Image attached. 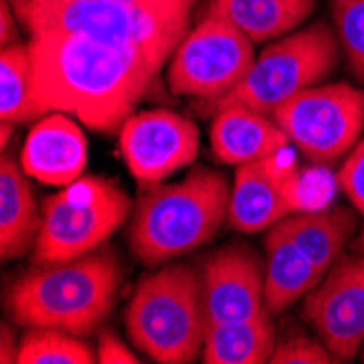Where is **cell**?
I'll list each match as a JSON object with an SVG mask.
<instances>
[{
  "mask_svg": "<svg viewBox=\"0 0 364 364\" xmlns=\"http://www.w3.org/2000/svg\"><path fill=\"white\" fill-rule=\"evenodd\" d=\"M28 50L40 116L63 112L101 134L120 131L166 63L140 48L57 31L28 33Z\"/></svg>",
  "mask_w": 364,
  "mask_h": 364,
  "instance_id": "1",
  "label": "cell"
},
{
  "mask_svg": "<svg viewBox=\"0 0 364 364\" xmlns=\"http://www.w3.org/2000/svg\"><path fill=\"white\" fill-rule=\"evenodd\" d=\"M120 282V259L109 247L40 264L11 286L9 314L22 327H53L85 338L112 314Z\"/></svg>",
  "mask_w": 364,
  "mask_h": 364,
  "instance_id": "2",
  "label": "cell"
},
{
  "mask_svg": "<svg viewBox=\"0 0 364 364\" xmlns=\"http://www.w3.org/2000/svg\"><path fill=\"white\" fill-rule=\"evenodd\" d=\"M231 188L223 173L196 166L183 179L149 186L129 223V249L159 267L210 242L229 216Z\"/></svg>",
  "mask_w": 364,
  "mask_h": 364,
  "instance_id": "3",
  "label": "cell"
},
{
  "mask_svg": "<svg viewBox=\"0 0 364 364\" xmlns=\"http://www.w3.org/2000/svg\"><path fill=\"white\" fill-rule=\"evenodd\" d=\"M28 33H75L114 46L140 48L168 61L186 38L192 11H166L120 0H9Z\"/></svg>",
  "mask_w": 364,
  "mask_h": 364,
  "instance_id": "4",
  "label": "cell"
},
{
  "mask_svg": "<svg viewBox=\"0 0 364 364\" xmlns=\"http://www.w3.org/2000/svg\"><path fill=\"white\" fill-rule=\"evenodd\" d=\"M129 338L159 364H190L203 353L208 312L201 273L168 264L136 286L124 310Z\"/></svg>",
  "mask_w": 364,
  "mask_h": 364,
  "instance_id": "5",
  "label": "cell"
},
{
  "mask_svg": "<svg viewBox=\"0 0 364 364\" xmlns=\"http://www.w3.org/2000/svg\"><path fill=\"white\" fill-rule=\"evenodd\" d=\"M338 55L341 42L327 22L318 20L292 31L255 57L247 77L214 103V112L227 105H247L271 116L288 98L332 75L338 65Z\"/></svg>",
  "mask_w": 364,
  "mask_h": 364,
  "instance_id": "6",
  "label": "cell"
},
{
  "mask_svg": "<svg viewBox=\"0 0 364 364\" xmlns=\"http://www.w3.org/2000/svg\"><path fill=\"white\" fill-rule=\"evenodd\" d=\"M129 214L131 198L118 181L79 177L44 201L36 262H70L101 249Z\"/></svg>",
  "mask_w": 364,
  "mask_h": 364,
  "instance_id": "7",
  "label": "cell"
},
{
  "mask_svg": "<svg viewBox=\"0 0 364 364\" xmlns=\"http://www.w3.org/2000/svg\"><path fill=\"white\" fill-rule=\"evenodd\" d=\"M271 116L308 159L332 164L360 140L364 90L351 83H318L288 98Z\"/></svg>",
  "mask_w": 364,
  "mask_h": 364,
  "instance_id": "8",
  "label": "cell"
},
{
  "mask_svg": "<svg viewBox=\"0 0 364 364\" xmlns=\"http://www.w3.org/2000/svg\"><path fill=\"white\" fill-rule=\"evenodd\" d=\"M255 44L223 18L205 16L179 42L168 65L175 94L220 101L251 70Z\"/></svg>",
  "mask_w": 364,
  "mask_h": 364,
  "instance_id": "9",
  "label": "cell"
},
{
  "mask_svg": "<svg viewBox=\"0 0 364 364\" xmlns=\"http://www.w3.org/2000/svg\"><path fill=\"white\" fill-rule=\"evenodd\" d=\"M304 316L336 362L353 360L364 345V253L338 257L306 296Z\"/></svg>",
  "mask_w": 364,
  "mask_h": 364,
  "instance_id": "10",
  "label": "cell"
},
{
  "mask_svg": "<svg viewBox=\"0 0 364 364\" xmlns=\"http://www.w3.org/2000/svg\"><path fill=\"white\" fill-rule=\"evenodd\" d=\"M118 134L129 173L144 186L159 183L186 168L198 153L196 124L171 109L131 114Z\"/></svg>",
  "mask_w": 364,
  "mask_h": 364,
  "instance_id": "11",
  "label": "cell"
},
{
  "mask_svg": "<svg viewBox=\"0 0 364 364\" xmlns=\"http://www.w3.org/2000/svg\"><path fill=\"white\" fill-rule=\"evenodd\" d=\"M301 208L294 159L284 151L236 168L227 223L242 234H257Z\"/></svg>",
  "mask_w": 364,
  "mask_h": 364,
  "instance_id": "12",
  "label": "cell"
},
{
  "mask_svg": "<svg viewBox=\"0 0 364 364\" xmlns=\"http://www.w3.org/2000/svg\"><path fill=\"white\" fill-rule=\"evenodd\" d=\"M267 264L242 242L214 251L201 269L208 323L247 321L267 314L264 301Z\"/></svg>",
  "mask_w": 364,
  "mask_h": 364,
  "instance_id": "13",
  "label": "cell"
},
{
  "mask_svg": "<svg viewBox=\"0 0 364 364\" xmlns=\"http://www.w3.org/2000/svg\"><path fill=\"white\" fill-rule=\"evenodd\" d=\"M20 164L28 177L46 186H68L87 166L85 134L68 114L50 112L31 127Z\"/></svg>",
  "mask_w": 364,
  "mask_h": 364,
  "instance_id": "14",
  "label": "cell"
},
{
  "mask_svg": "<svg viewBox=\"0 0 364 364\" xmlns=\"http://www.w3.org/2000/svg\"><path fill=\"white\" fill-rule=\"evenodd\" d=\"M212 153L227 166L277 155L288 149L290 140L273 116L255 112L247 105H227L216 109L212 122Z\"/></svg>",
  "mask_w": 364,
  "mask_h": 364,
  "instance_id": "15",
  "label": "cell"
},
{
  "mask_svg": "<svg viewBox=\"0 0 364 364\" xmlns=\"http://www.w3.org/2000/svg\"><path fill=\"white\" fill-rule=\"evenodd\" d=\"M42 225L36 196L22 164L7 151L0 161V255L3 262L18 259L36 249Z\"/></svg>",
  "mask_w": 364,
  "mask_h": 364,
  "instance_id": "16",
  "label": "cell"
},
{
  "mask_svg": "<svg viewBox=\"0 0 364 364\" xmlns=\"http://www.w3.org/2000/svg\"><path fill=\"white\" fill-rule=\"evenodd\" d=\"M267 247V277H264V301L271 314H279L308 296L325 273L296 249L282 225H273L264 240Z\"/></svg>",
  "mask_w": 364,
  "mask_h": 364,
  "instance_id": "17",
  "label": "cell"
},
{
  "mask_svg": "<svg viewBox=\"0 0 364 364\" xmlns=\"http://www.w3.org/2000/svg\"><path fill=\"white\" fill-rule=\"evenodd\" d=\"M314 9L316 0H208L205 16L227 20L253 44H267L299 28Z\"/></svg>",
  "mask_w": 364,
  "mask_h": 364,
  "instance_id": "18",
  "label": "cell"
},
{
  "mask_svg": "<svg viewBox=\"0 0 364 364\" xmlns=\"http://www.w3.org/2000/svg\"><path fill=\"white\" fill-rule=\"evenodd\" d=\"M288 238L323 273L343 255L345 245L355 231V216L347 208L292 214L279 220Z\"/></svg>",
  "mask_w": 364,
  "mask_h": 364,
  "instance_id": "19",
  "label": "cell"
},
{
  "mask_svg": "<svg viewBox=\"0 0 364 364\" xmlns=\"http://www.w3.org/2000/svg\"><path fill=\"white\" fill-rule=\"evenodd\" d=\"M277 345L271 312L229 323H208L203 362L205 364H264Z\"/></svg>",
  "mask_w": 364,
  "mask_h": 364,
  "instance_id": "20",
  "label": "cell"
},
{
  "mask_svg": "<svg viewBox=\"0 0 364 364\" xmlns=\"http://www.w3.org/2000/svg\"><path fill=\"white\" fill-rule=\"evenodd\" d=\"M40 109L33 87V59L28 44H9L0 50V120L26 124L38 120Z\"/></svg>",
  "mask_w": 364,
  "mask_h": 364,
  "instance_id": "21",
  "label": "cell"
},
{
  "mask_svg": "<svg viewBox=\"0 0 364 364\" xmlns=\"http://www.w3.org/2000/svg\"><path fill=\"white\" fill-rule=\"evenodd\" d=\"M96 353L83 341L63 329L26 327L20 341L18 364H92Z\"/></svg>",
  "mask_w": 364,
  "mask_h": 364,
  "instance_id": "22",
  "label": "cell"
},
{
  "mask_svg": "<svg viewBox=\"0 0 364 364\" xmlns=\"http://www.w3.org/2000/svg\"><path fill=\"white\" fill-rule=\"evenodd\" d=\"M332 18L347 68L364 83V0H332Z\"/></svg>",
  "mask_w": 364,
  "mask_h": 364,
  "instance_id": "23",
  "label": "cell"
},
{
  "mask_svg": "<svg viewBox=\"0 0 364 364\" xmlns=\"http://www.w3.org/2000/svg\"><path fill=\"white\" fill-rule=\"evenodd\" d=\"M271 364H334V353L325 347L321 338H310L306 334H290L277 341Z\"/></svg>",
  "mask_w": 364,
  "mask_h": 364,
  "instance_id": "24",
  "label": "cell"
},
{
  "mask_svg": "<svg viewBox=\"0 0 364 364\" xmlns=\"http://www.w3.org/2000/svg\"><path fill=\"white\" fill-rule=\"evenodd\" d=\"M338 186L353 210L364 216V138L347 153L343 168L338 171Z\"/></svg>",
  "mask_w": 364,
  "mask_h": 364,
  "instance_id": "25",
  "label": "cell"
},
{
  "mask_svg": "<svg viewBox=\"0 0 364 364\" xmlns=\"http://www.w3.org/2000/svg\"><path fill=\"white\" fill-rule=\"evenodd\" d=\"M96 362H101V364H138L140 360L116 334L103 332L101 341H98Z\"/></svg>",
  "mask_w": 364,
  "mask_h": 364,
  "instance_id": "26",
  "label": "cell"
},
{
  "mask_svg": "<svg viewBox=\"0 0 364 364\" xmlns=\"http://www.w3.org/2000/svg\"><path fill=\"white\" fill-rule=\"evenodd\" d=\"M20 18L9 0H0V46H9L20 40Z\"/></svg>",
  "mask_w": 364,
  "mask_h": 364,
  "instance_id": "27",
  "label": "cell"
},
{
  "mask_svg": "<svg viewBox=\"0 0 364 364\" xmlns=\"http://www.w3.org/2000/svg\"><path fill=\"white\" fill-rule=\"evenodd\" d=\"M0 362L3 364H11V362H18V351H20V343L16 338V332L9 323H3L0 327Z\"/></svg>",
  "mask_w": 364,
  "mask_h": 364,
  "instance_id": "28",
  "label": "cell"
},
{
  "mask_svg": "<svg viewBox=\"0 0 364 364\" xmlns=\"http://www.w3.org/2000/svg\"><path fill=\"white\" fill-rule=\"evenodd\" d=\"M129 5H142L151 9H166V11H192L198 0H120Z\"/></svg>",
  "mask_w": 364,
  "mask_h": 364,
  "instance_id": "29",
  "label": "cell"
},
{
  "mask_svg": "<svg viewBox=\"0 0 364 364\" xmlns=\"http://www.w3.org/2000/svg\"><path fill=\"white\" fill-rule=\"evenodd\" d=\"M0 131H3V142H0V146H3V153H5V151H9V140L14 138L16 124H14V122L3 120V124H0Z\"/></svg>",
  "mask_w": 364,
  "mask_h": 364,
  "instance_id": "30",
  "label": "cell"
},
{
  "mask_svg": "<svg viewBox=\"0 0 364 364\" xmlns=\"http://www.w3.org/2000/svg\"><path fill=\"white\" fill-rule=\"evenodd\" d=\"M358 249H360V253H364V231H362V238L358 240Z\"/></svg>",
  "mask_w": 364,
  "mask_h": 364,
  "instance_id": "31",
  "label": "cell"
},
{
  "mask_svg": "<svg viewBox=\"0 0 364 364\" xmlns=\"http://www.w3.org/2000/svg\"><path fill=\"white\" fill-rule=\"evenodd\" d=\"M362 362H364V351H362Z\"/></svg>",
  "mask_w": 364,
  "mask_h": 364,
  "instance_id": "32",
  "label": "cell"
}]
</instances>
